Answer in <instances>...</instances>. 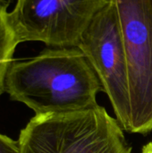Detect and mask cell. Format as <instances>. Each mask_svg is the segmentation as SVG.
Instances as JSON below:
<instances>
[{
  "instance_id": "ba28073f",
  "label": "cell",
  "mask_w": 152,
  "mask_h": 153,
  "mask_svg": "<svg viewBox=\"0 0 152 153\" xmlns=\"http://www.w3.org/2000/svg\"><path fill=\"white\" fill-rule=\"evenodd\" d=\"M142 153H152V142L145 144L142 147Z\"/></svg>"
},
{
  "instance_id": "52a82bcc",
  "label": "cell",
  "mask_w": 152,
  "mask_h": 153,
  "mask_svg": "<svg viewBox=\"0 0 152 153\" xmlns=\"http://www.w3.org/2000/svg\"><path fill=\"white\" fill-rule=\"evenodd\" d=\"M0 153H21L19 140L14 141L0 134Z\"/></svg>"
},
{
  "instance_id": "8992f818",
  "label": "cell",
  "mask_w": 152,
  "mask_h": 153,
  "mask_svg": "<svg viewBox=\"0 0 152 153\" xmlns=\"http://www.w3.org/2000/svg\"><path fill=\"white\" fill-rule=\"evenodd\" d=\"M19 44L10 23L7 7L0 4V96L5 91L6 76L13 63V55Z\"/></svg>"
},
{
  "instance_id": "6da1fadb",
  "label": "cell",
  "mask_w": 152,
  "mask_h": 153,
  "mask_svg": "<svg viewBox=\"0 0 152 153\" xmlns=\"http://www.w3.org/2000/svg\"><path fill=\"white\" fill-rule=\"evenodd\" d=\"M11 99L35 115L83 111L98 106L102 86L87 57L78 48H56L13 62L6 76Z\"/></svg>"
},
{
  "instance_id": "5b68a950",
  "label": "cell",
  "mask_w": 152,
  "mask_h": 153,
  "mask_svg": "<svg viewBox=\"0 0 152 153\" xmlns=\"http://www.w3.org/2000/svg\"><path fill=\"white\" fill-rule=\"evenodd\" d=\"M77 48L84 54L108 95L116 119L130 129V92L126 56L114 4L109 0L92 19Z\"/></svg>"
},
{
  "instance_id": "277c9868",
  "label": "cell",
  "mask_w": 152,
  "mask_h": 153,
  "mask_svg": "<svg viewBox=\"0 0 152 153\" xmlns=\"http://www.w3.org/2000/svg\"><path fill=\"white\" fill-rule=\"evenodd\" d=\"M109 0H16L9 20L20 43L77 48L95 15Z\"/></svg>"
},
{
  "instance_id": "7a4b0ae2",
  "label": "cell",
  "mask_w": 152,
  "mask_h": 153,
  "mask_svg": "<svg viewBox=\"0 0 152 153\" xmlns=\"http://www.w3.org/2000/svg\"><path fill=\"white\" fill-rule=\"evenodd\" d=\"M123 128L104 107L35 115L21 131V153H131Z\"/></svg>"
},
{
  "instance_id": "9c48e42d",
  "label": "cell",
  "mask_w": 152,
  "mask_h": 153,
  "mask_svg": "<svg viewBox=\"0 0 152 153\" xmlns=\"http://www.w3.org/2000/svg\"><path fill=\"white\" fill-rule=\"evenodd\" d=\"M11 1H12V0H0V4L7 7V6L9 5V4L11 3Z\"/></svg>"
},
{
  "instance_id": "3957f363",
  "label": "cell",
  "mask_w": 152,
  "mask_h": 153,
  "mask_svg": "<svg viewBox=\"0 0 152 153\" xmlns=\"http://www.w3.org/2000/svg\"><path fill=\"white\" fill-rule=\"evenodd\" d=\"M126 56L131 134L152 131V0H111Z\"/></svg>"
}]
</instances>
